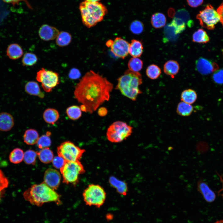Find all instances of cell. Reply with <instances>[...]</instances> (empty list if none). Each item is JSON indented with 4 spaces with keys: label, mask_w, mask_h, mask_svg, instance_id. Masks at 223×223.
I'll list each match as a JSON object with an SVG mask.
<instances>
[{
    "label": "cell",
    "mask_w": 223,
    "mask_h": 223,
    "mask_svg": "<svg viewBox=\"0 0 223 223\" xmlns=\"http://www.w3.org/2000/svg\"><path fill=\"white\" fill-rule=\"evenodd\" d=\"M24 155V153L22 150L19 148H15L10 153L9 160L12 163L19 164L23 160Z\"/></svg>",
    "instance_id": "obj_31"
},
{
    "label": "cell",
    "mask_w": 223,
    "mask_h": 223,
    "mask_svg": "<svg viewBox=\"0 0 223 223\" xmlns=\"http://www.w3.org/2000/svg\"><path fill=\"white\" fill-rule=\"evenodd\" d=\"M4 2L11 3L13 6L16 5H18L19 2H24L29 8L32 9V7L29 3L28 0H2Z\"/></svg>",
    "instance_id": "obj_44"
},
{
    "label": "cell",
    "mask_w": 223,
    "mask_h": 223,
    "mask_svg": "<svg viewBox=\"0 0 223 223\" xmlns=\"http://www.w3.org/2000/svg\"><path fill=\"white\" fill-rule=\"evenodd\" d=\"M23 50L18 44L12 43L8 47L6 51L7 55L11 59L15 60L21 57L23 54Z\"/></svg>",
    "instance_id": "obj_17"
},
{
    "label": "cell",
    "mask_w": 223,
    "mask_h": 223,
    "mask_svg": "<svg viewBox=\"0 0 223 223\" xmlns=\"http://www.w3.org/2000/svg\"><path fill=\"white\" fill-rule=\"evenodd\" d=\"M72 39L70 33L65 31H61L56 38V43L59 46L63 47L68 45L71 43Z\"/></svg>",
    "instance_id": "obj_24"
},
{
    "label": "cell",
    "mask_w": 223,
    "mask_h": 223,
    "mask_svg": "<svg viewBox=\"0 0 223 223\" xmlns=\"http://www.w3.org/2000/svg\"><path fill=\"white\" fill-rule=\"evenodd\" d=\"M24 199L32 205L38 207L45 203L55 202L58 205L61 204L60 196L43 182L34 184L23 193Z\"/></svg>",
    "instance_id": "obj_2"
},
{
    "label": "cell",
    "mask_w": 223,
    "mask_h": 223,
    "mask_svg": "<svg viewBox=\"0 0 223 223\" xmlns=\"http://www.w3.org/2000/svg\"><path fill=\"white\" fill-rule=\"evenodd\" d=\"M113 88L112 84L106 77L90 70L76 85L74 97L81 104L80 107L82 111L92 114L109 100Z\"/></svg>",
    "instance_id": "obj_1"
},
{
    "label": "cell",
    "mask_w": 223,
    "mask_h": 223,
    "mask_svg": "<svg viewBox=\"0 0 223 223\" xmlns=\"http://www.w3.org/2000/svg\"><path fill=\"white\" fill-rule=\"evenodd\" d=\"M144 26L141 21L135 20L133 21L131 24L130 29L133 33L138 34L141 33L143 30Z\"/></svg>",
    "instance_id": "obj_39"
},
{
    "label": "cell",
    "mask_w": 223,
    "mask_h": 223,
    "mask_svg": "<svg viewBox=\"0 0 223 223\" xmlns=\"http://www.w3.org/2000/svg\"><path fill=\"white\" fill-rule=\"evenodd\" d=\"M166 21L165 16L161 13H156L153 14L151 17V24L154 28H156L164 27Z\"/></svg>",
    "instance_id": "obj_26"
},
{
    "label": "cell",
    "mask_w": 223,
    "mask_h": 223,
    "mask_svg": "<svg viewBox=\"0 0 223 223\" xmlns=\"http://www.w3.org/2000/svg\"><path fill=\"white\" fill-rule=\"evenodd\" d=\"M85 152L84 149L80 148L69 141L62 142L57 148L58 156L66 161H80Z\"/></svg>",
    "instance_id": "obj_8"
},
{
    "label": "cell",
    "mask_w": 223,
    "mask_h": 223,
    "mask_svg": "<svg viewBox=\"0 0 223 223\" xmlns=\"http://www.w3.org/2000/svg\"><path fill=\"white\" fill-rule=\"evenodd\" d=\"M197 70L203 75H207L215 72L218 70V65L204 58L200 57L196 61Z\"/></svg>",
    "instance_id": "obj_12"
},
{
    "label": "cell",
    "mask_w": 223,
    "mask_h": 223,
    "mask_svg": "<svg viewBox=\"0 0 223 223\" xmlns=\"http://www.w3.org/2000/svg\"><path fill=\"white\" fill-rule=\"evenodd\" d=\"M113 40L110 39L108 40L106 42V46L108 47H110L112 45Z\"/></svg>",
    "instance_id": "obj_48"
},
{
    "label": "cell",
    "mask_w": 223,
    "mask_h": 223,
    "mask_svg": "<svg viewBox=\"0 0 223 223\" xmlns=\"http://www.w3.org/2000/svg\"><path fill=\"white\" fill-rule=\"evenodd\" d=\"M117 81L116 89L119 90L123 95L132 101H136L138 95L142 93L139 86L142 83V79L138 72L127 70Z\"/></svg>",
    "instance_id": "obj_3"
},
{
    "label": "cell",
    "mask_w": 223,
    "mask_h": 223,
    "mask_svg": "<svg viewBox=\"0 0 223 223\" xmlns=\"http://www.w3.org/2000/svg\"><path fill=\"white\" fill-rule=\"evenodd\" d=\"M222 52H223V49L222 50Z\"/></svg>",
    "instance_id": "obj_53"
},
{
    "label": "cell",
    "mask_w": 223,
    "mask_h": 223,
    "mask_svg": "<svg viewBox=\"0 0 223 223\" xmlns=\"http://www.w3.org/2000/svg\"><path fill=\"white\" fill-rule=\"evenodd\" d=\"M63 178V182L66 184H76L79 176L84 173L85 170L80 161H65L63 166L60 169Z\"/></svg>",
    "instance_id": "obj_6"
},
{
    "label": "cell",
    "mask_w": 223,
    "mask_h": 223,
    "mask_svg": "<svg viewBox=\"0 0 223 223\" xmlns=\"http://www.w3.org/2000/svg\"><path fill=\"white\" fill-rule=\"evenodd\" d=\"M2 191H0V201L1 200L2 196Z\"/></svg>",
    "instance_id": "obj_52"
},
{
    "label": "cell",
    "mask_w": 223,
    "mask_h": 223,
    "mask_svg": "<svg viewBox=\"0 0 223 223\" xmlns=\"http://www.w3.org/2000/svg\"><path fill=\"white\" fill-rule=\"evenodd\" d=\"M65 161L62 157L58 156L54 157L52 162L55 168L60 169L64 165Z\"/></svg>",
    "instance_id": "obj_40"
},
{
    "label": "cell",
    "mask_w": 223,
    "mask_h": 223,
    "mask_svg": "<svg viewBox=\"0 0 223 223\" xmlns=\"http://www.w3.org/2000/svg\"><path fill=\"white\" fill-rule=\"evenodd\" d=\"M9 184L7 179L3 173L0 169V191H2L7 188Z\"/></svg>",
    "instance_id": "obj_41"
},
{
    "label": "cell",
    "mask_w": 223,
    "mask_h": 223,
    "mask_svg": "<svg viewBox=\"0 0 223 223\" xmlns=\"http://www.w3.org/2000/svg\"><path fill=\"white\" fill-rule=\"evenodd\" d=\"M109 182L111 185L115 188L119 193L125 195L128 191L126 183L124 181L118 180L113 176L111 177Z\"/></svg>",
    "instance_id": "obj_21"
},
{
    "label": "cell",
    "mask_w": 223,
    "mask_h": 223,
    "mask_svg": "<svg viewBox=\"0 0 223 223\" xmlns=\"http://www.w3.org/2000/svg\"><path fill=\"white\" fill-rule=\"evenodd\" d=\"M79 9L83 24L89 28L101 21L107 12L106 7L99 2L84 1L80 3Z\"/></svg>",
    "instance_id": "obj_4"
},
{
    "label": "cell",
    "mask_w": 223,
    "mask_h": 223,
    "mask_svg": "<svg viewBox=\"0 0 223 223\" xmlns=\"http://www.w3.org/2000/svg\"><path fill=\"white\" fill-rule=\"evenodd\" d=\"M197 189L206 201L211 203L215 200L216 195L206 182L199 181L197 184Z\"/></svg>",
    "instance_id": "obj_15"
},
{
    "label": "cell",
    "mask_w": 223,
    "mask_h": 223,
    "mask_svg": "<svg viewBox=\"0 0 223 223\" xmlns=\"http://www.w3.org/2000/svg\"><path fill=\"white\" fill-rule=\"evenodd\" d=\"M25 90L28 94L37 96L41 98L44 97V94L42 92L38 83L34 81H28L25 86Z\"/></svg>",
    "instance_id": "obj_19"
},
{
    "label": "cell",
    "mask_w": 223,
    "mask_h": 223,
    "mask_svg": "<svg viewBox=\"0 0 223 223\" xmlns=\"http://www.w3.org/2000/svg\"><path fill=\"white\" fill-rule=\"evenodd\" d=\"M133 128L126 123L120 121L112 123L108 128L106 136L112 142H120L130 136Z\"/></svg>",
    "instance_id": "obj_5"
},
{
    "label": "cell",
    "mask_w": 223,
    "mask_h": 223,
    "mask_svg": "<svg viewBox=\"0 0 223 223\" xmlns=\"http://www.w3.org/2000/svg\"><path fill=\"white\" fill-rule=\"evenodd\" d=\"M192 41L194 42L206 43L209 41L210 38L207 32L203 29L200 28L193 33Z\"/></svg>",
    "instance_id": "obj_28"
},
{
    "label": "cell",
    "mask_w": 223,
    "mask_h": 223,
    "mask_svg": "<svg viewBox=\"0 0 223 223\" xmlns=\"http://www.w3.org/2000/svg\"><path fill=\"white\" fill-rule=\"evenodd\" d=\"M106 217L108 220H111L113 218V216L111 214H107L106 216Z\"/></svg>",
    "instance_id": "obj_49"
},
{
    "label": "cell",
    "mask_w": 223,
    "mask_h": 223,
    "mask_svg": "<svg viewBox=\"0 0 223 223\" xmlns=\"http://www.w3.org/2000/svg\"><path fill=\"white\" fill-rule=\"evenodd\" d=\"M37 156V151L30 150H28L24 153L23 160L27 164L34 165Z\"/></svg>",
    "instance_id": "obj_37"
},
{
    "label": "cell",
    "mask_w": 223,
    "mask_h": 223,
    "mask_svg": "<svg viewBox=\"0 0 223 223\" xmlns=\"http://www.w3.org/2000/svg\"><path fill=\"white\" fill-rule=\"evenodd\" d=\"M188 5L191 7H196L201 5L203 0H186Z\"/></svg>",
    "instance_id": "obj_45"
},
{
    "label": "cell",
    "mask_w": 223,
    "mask_h": 223,
    "mask_svg": "<svg viewBox=\"0 0 223 223\" xmlns=\"http://www.w3.org/2000/svg\"><path fill=\"white\" fill-rule=\"evenodd\" d=\"M61 180V176L56 170L51 168L46 169L44 173V181L47 186L55 190L59 187Z\"/></svg>",
    "instance_id": "obj_13"
},
{
    "label": "cell",
    "mask_w": 223,
    "mask_h": 223,
    "mask_svg": "<svg viewBox=\"0 0 223 223\" xmlns=\"http://www.w3.org/2000/svg\"><path fill=\"white\" fill-rule=\"evenodd\" d=\"M174 17L181 19L190 27L193 24V22L190 19L189 12L185 9H181L178 10L175 14Z\"/></svg>",
    "instance_id": "obj_33"
},
{
    "label": "cell",
    "mask_w": 223,
    "mask_h": 223,
    "mask_svg": "<svg viewBox=\"0 0 223 223\" xmlns=\"http://www.w3.org/2000/svg\"><path fill=\"white\" fill-rule=\"evenodd\" d=\"M81 111L80 107L73 105L68 107L66 110V112L70 119L75 120L79 119L81 116Z\"/></svg>",
    "instance_id": "obj_32"
},
{
    "label": "cell",
    "mask_w": 223,
    "mask_h": 223,
    "mask_svg": "<svg viewBox=\"0 0 223 223\" xmlns=\"http://www.w3.org/2000/svg\"><path fill=\"white\" fill-rule=\"evenodd\" d=\"M37 57L34 54L27 52L24 55L22 63L24 66H32L37 63Z\"/></svg>",
    "instance_id": "obj_34"
},
{
    "label": "cell",
    "mask_w": 223,
    "mask_h": 223,
    "mask_svg": "<svg viewBox=\"0 0 223 223\" xmlns=\"http://www.w3.org/2000/svg\"><path fill=\"white\" fill-rule=\"evenodd\" d=\"M98 113L100 116H104L107 114V110L105 107H102L98 109Z\"/></svg>",
    "instance_id": "obj_47"
},
{
    "label": "cell",
    "mask_w": 223,
    "mask_h": 223,
    "mask_svg": "<svg viewBox=\"0 0 223 223\" xmlns=\"http://www.w3.org/2000/svg\"><path fill=\"white\" fill-rule=\"evenodd\" d=\"M197 98V94L196 92L191 89L186 90L181 94V100L188 104H191L194 103Z\"/></svg>",
    "instance_id": "obj_27"
},
{
    "label": "cell",
    "mask_w": 223,
    "mask_h": 223,
    "mask_svg": "<svg viewBox=\"0 0 223 223\" xmlns=\"http://www.w3.org/2000/svg\"><path fill=\"white\" fill-rule=\"evenodd\" d=\"M200 25L208 30L214 29L215 25L220 21V17L216 11L211 5H207L196 16Z\"/></svg>",
    "instance_id": "obj_9"
},
{
    "label": "cell",
    "mask_w": 223,
    "mask_h": 223,
    "mask_svg": "<svg viewBox=\"0 0 223 223\" xmlns=\"http://www.w3.org/2000/svg\"><path fill=\"white\" fill-rule=\"evenodd\" d=\"M39 138V134L36 130L33 129L26 130L24 135V142L29 145L37 144Z\"/></svg>",
    "instance_id": "obj_23"
},
{
    "label": "cell",
    "mask_w": 223,
    "mask_h": 223,
    "mask_svg": "<svg viewBox=\"0 0 223 223\" xmlns=\"http://www.w3.org/2000/svg\"><path fill=\"white\" fill-rule=\"evenodd\" d=\"M81 73L79 70L75 68L70 70L68 74L69 78L75 80L78 79L81 76Z\"/></svg>",
    "instance_id": "obj_42"
},
{
    "label": "cell",
    "mask_w": 223,
    "mask_h": 223,
    "mask_svg": "<svg viewBox=\"0 0 223 223\" xmlns=\"http://www.w3.org/2000/svg\"><path fill=\"white\" fill-rule=\"evenodd\" d=\"M215 223H223V219L217 221Z\"/></svg>",
    "instance_id": "obj_51"
},
{
    "label": "cell",
    "mask_w": 223,
    "mask_h": 223,
    "mask_svg": "<svg viewBox=\"0 0 223 223\" xmlns=\"http://www.w3.org/2000/svg\"><path fill=\"white\" fill-rule=\"evenodd\" d=\"M193 110V107L191 104L182 102L178 103L176 111L180 116H190Z\"/></svg>",
    "instance_id": "obj_29"
},
{
    "label": "cell",
    "mask_w": 223,
    "mask_h": 223,
    "mask_svg": "<svg viewBox=\"0 0 223 223\" xmlns=\"http://www.w3.org/2000/svg\"><path fill=\"white\" fill-rule=\"evenodd\" d=\"M161 73L160 68L155 64H151L148 67L146 70L147 76L151 79H155L158 78Z\"/></svg>",
    "instance_id": "obj_36"
},
{
    "label": "cell",
    "mask_w": 223,
    "mask_h": 223,
    "mask_svg": "<svg viewBox=\"0 0 223 223\" xmlns=\"http://www.w3.org/2000/svg\"><path fill=\"white\" fill-rule=\"evenodd\" d=\"M51 139L48 135H42L39 137L37 143L38 147L41 149L48 147L51 144Z\"/></svg>",
    "instance_id": "obj_38"
},
{
    "label": "cell",
    "mask_w": 223,
    "mask_h": 223,
    "mask_svg": "<svg viewBox=\"0 0 223 223\" xmlns=\"http://www.w3.org/2000/svg\"><path fill=\"white\" fill-rule=\"evenodd\" d=\"M37 80L41 83V85L46 92H49L59 83V74L51 70L42 68L37 73Z\"/></svg>",
    "instance_id": "obj_10"
},
{
    "label": "cell",
    "mask_w": 223,
    "mask_h": 223,
    "mask_svg": "<svg viewBox=\"0 0 223 223\" xmlns=\"http://www.w3.org/2000/svg\"><path fill=\"white\" fill-rule=\"evenodd\" d=\"M45 121L49 124H53L58 120L59 115L58 111L53 108L46 109L43 113Z\"/></svg>",
    "instance_id": "obj_22"
},
{
    "label": "cell",
    "mask_w": 223,
    "mask_h": 223,
    "mask_svg": "<svg viewBox=\"0 0 223 223\" xmlns=\"http://www.w3.org/2000/svg\"><path fill=\"white\" fill-rule=\"evenodd\" d=\"M129 43L120 37H116L110 47L111 51L116 57L124 59L129 53Z\"/></svg>",
    "instance_id": "obj_11"
},
{
    "label": "cell",
    "mask_w": 223,
    "mask_h": 223,
    "mask_svg": "<svg viewBox=\"0 0 223 223\" xmlns=\"http://www.w3.org/2000/svg\"><path fill=\"white\" fill-rule=\"evenodd\" d=\"M215 72L213 76L214 80L218 83L223 82V70H218Z\"/></svg>",
    "instance_id": "obj_43"
},
{
    "label": "cell",
    "mask_w": 223,
    "mask_h": 223,
    "mask_svg": "<svg viewBox=\"0 0 223 223\" xmlns=\"http://www.w3.org/2000/svg\"><path fill=\"white\" fill-rule=\"evenodd\" d=\"M169 24L173 27L174 33L176 35L182 32L186 27V24L182 20L174 17Z\"/></svg>",
    "instance_id": "obj_30"
},
{
    "label": "cell",
    "mask_w": 223,
    "mask_h": 223,
    "mask_svg": "<svg viewBox=\"0 0 223 223\" xmlns=\"http://www.w3.org/2000/svg\"><path fill=\"white\" fill-rule=\"evenodd\" d=\"M216 11L220 16V21L223 27V2L217 8Z\"/></svg>",
    "instance_id": "obj_46"
},
{
    "label": "cell",
    "mask_w": 223,
    "mask_h": 223,
    "mask_svg": "<svg viewBox=\"0 0 223 223\" xmlns=\"http://www.w3.org/2000/svg\"><path fill=\"white\" fill-rule=\"evenodd\" d=\"M14 121L13 116L7 112L0 113V131L7 132L13 127Z\"/></svg>",
    "instance_id": "obj_16"
},
{
    "label": "cell",
    "mask_w": 223,
    "mask_h": 223,
    "mask_svg": "<svg viewBox=\"0 0 223 223\" xmlns=\"http://www.w3.org/2000/svg\"><path fill=\"white\" fill-rule=\"evenodd\" d=\"M128 66L129 69L133 72H138L142 68L143 62L138 58L133 57L129 61Z\"/></svg>",
    "instance_id": "obj_35"
},
{
    "label": "cell",
    "mask_w": 223,
    "mask_h": 223,
    "mask_svg": "<svg viewBox=\"0 0 223 223\" xmlns=\"http://www.w3.org/2000/svg\"><path fill=\"white\" fill-rule=\"evenodd\" d=\"M85 1L89 2H99L100 0H84Z\"/></svg>",
    "instance_id": "obj_50"
},
{
    "label": "cell",
    "mask_w": 223,
    "mask_h": 223,
    "mask_svg": "<svg viewBox=\"0 0 223 223\" xmlns=\"http://www.w3.org/2000/svg\"><path fill=\"white\" fill-rule=\"evenodd\" d=\"M37 152L40 160L43 163H50L54 157L53 152L49 147L41 149Z\"/></svg>",
    "instance_id": "obj_25"
},
{
    "label": "cell",
    "mask_w": 223,
    "mask_h": 223,
    "mask_svg": "<svg viewBox=\"0 0 223 223\" xmlns=\"http://www.w3.org/2000/svg\"><path fill=\"white\" fill-rule=\"evenodd\" d=\"M59 32L56 28L45 24L42 25L39 28L38 35L42 40L49 41L56 39Z\"/></svg>",
    "instance_id": "obj_14"
},
{
    "label": "cell",
    "mask_w": 223,
    "mask_h": 223,
    "mask_svg": "<svg viewBox=\"0 0 223 223\" xmlns=\"http://www.w3.org/2000/svg\"><path fill=\"white\" fill-rule=\"evenodd\" d=\"M84 200L86 205L99 208L104 203L106 193L104 189L98 185H89L83 193Z\"/></svg>",
    "instance_id": "obj_7"
},
{
    "label": "cell",
    "mask_w": 223,
    "mask_h": 223,
    "mask_svg": "<svg viewBox=\"0 0 223 223\" xmlns=\"http://www.w3.org/2000/svg\"><path fill=\"white\" fill-rule=\"evenodd\" d=\"M143 47L142 42L134 39L129 43V53L133 57H140L143 52Z\"/></svg>",
    "instance_id": "obj_18"
},
{
    "label": "cell",
    "mask_w": 223,
    "mask_h": 223,
    "mask_svg": "<svg viewBox=\"0 0 223 223\" xmlns=\"http://www.w3.org/2000/svg\"><path fill=\"white\" fill-rule=\"evenodd\" d=\"M179 65L177 62L173 60H169L166 62L164 66V73L173 78L178 72Z\"/></svg>",
    "instance_id": "obj_20"
}]
</instances>
